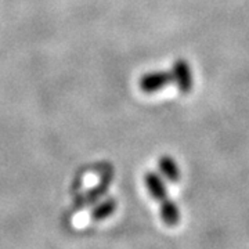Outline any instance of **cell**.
<instances>
[{"label": "cell", "instance_id": "5b68a950", "mask_svg": "<svg viewBox=\"0 0 249 249\" xmlns=\"http://www.w3.org/2000/svg\"><path fill=\"white\" fill-rule=\"evenodd\" d=\"M118 208V202L114 198H106L104 201H101L100 204L96 205L91 211H90L89 219L93 222H101L104 219H108L111 214L114 213Z\"/></svg>", "mask_w": 249, "mask_h": 249}, {"label": "cell", "instance_id": "3957f363", "mask_svg": "<svg viewBox=\"0 0 249 249\" xmlns=\"http://www.w3.org/2000/svg\"><path fill=\"white\" fill-rule=\"evenodd\" d=\"M172 75H173V83H176L178 89L181 93H188L193 89V73L186 60L178 58V61L173 64Z\"/></svg>", "mask_w": 249, "mask_h": 249}, {"label": "cell", "instance_id": "7a4b0ae2", "mask_svg": "<svg viewBox=\"0 0 249 249\" xmlns=\"http://www.w3.org/2000/svg\"><path fill=\"white\" fill-rule=\"evenodd\" d=\"M173 83V75L172 71H154L148 72L145 75H142V79L139 82L140 89L144 93H155L158 90L166 88L168 85Z\"/></svg>", "mask_w": 249, "mask_h": 249}, {"label": "cell", "instance_id": "277c9868", "mask_svg": "<svg viewBox=\"0 0 249 249\" xmlns=\"http://www.w3.org/2000/svg\"><path fill=\"white\" fill-rule=\"evenodd\" d=\"M111 180H112V173L109 172V173H106L101 180H100V183H98L97 186L93 187L91 190H89L88 193H85L83 196H80L76 199V208H85V206H88V205L93 204V202H96L97 199H100L101 196H104L106 193L108 191V188H109V184H111Z\"/></svg>", "mask_w": 249, "mask_h": 249}, {"label": "cell", "instance_id": "8992f818", "mask_svg": "<svg viewBox=\"0 0 249 249\" xmlns=\"http://www.w3.org/2000/svg\"><path fill=\"white\" fill-rule=\"evenodd\" d=\"M158 168L160 175L165 178H168L172 183H176L180 178V170H178L176 160L169 155H163L158 160Z\"/></svg>", "mask_w": 249, "mask_h": 249}, {"label": "cell", "instance_id": "6da1fadb", "mask_svg": "<svg viewBox=\"0 0 249 249\" xmlns=\"http://www.w3.org/2000/svg\"><path fill=\"white\" fill-rule=\"evenodd\" d=\"M144 183L150 191L152 198L160 202V211L162 220L168 226H175L180 220V212L176 202L168 196L166 186L157 172H147L144 176Z\"/></svg>", "mask_w": 249, "mask_h": 249}]
</instances>
